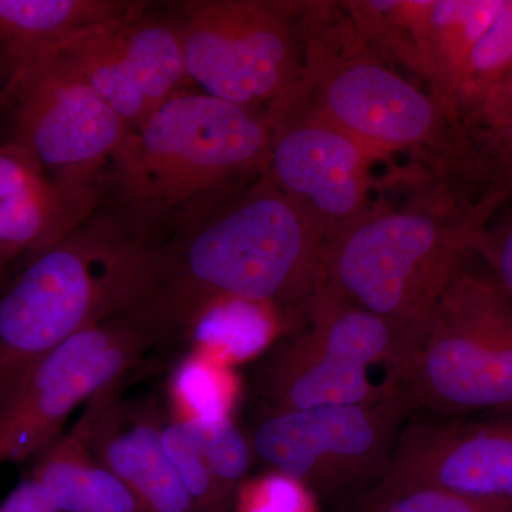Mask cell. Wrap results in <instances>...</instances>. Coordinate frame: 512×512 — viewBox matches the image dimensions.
Instances as JSON below:
<instances>
[{
    "label": "cell",
    "instance_id": "6da1fadb",
    "mask_svg": "<svg viewBox=\"0 0 512 512\" xmlns=\"http://www.w3.org/2000/svg\"><path fill=\"white\" fill-rule=\"evenodd\" d=\"M158 248L153 288L138 318L168 338L221 299L265 303L296 320L322 285L326 231L256 175L174 228Z\"/></svg>",
    "mask_w": 512,
    "mask_h": 512
},
{
    "label": "cell",
    "instance_id": "7a4b0ae2",
    "mask_svg": "<svg viewBox=\"0 0 512 512\" xmlns=\"http://www.w3.org/2000/svg\"><path fill=\"white\" fill-rule=\"evenodd\" d=\"M160 244L111 214L87 218L32 254L0 291V402L72 336L137 315L153 288Z\"/></svg>",
    "mask_w": 512,
    "mask_h": 512
},
{
    "label": "cell",
    "instance_id": "3957f363",
    "mask_svg": "<svg viewBox=\"0 0 512 512\" xmlns=\"http://www.w3.org/2000/svg\"><path fill=\"white\" fill-rule=\"evenodd\" d=\"M272 124L266 111L205 93L165 101L128 131L111 161L121 220L156 235L265 173Z\"/></svg>",
    "mask_w": 512,
    "mask_h": 512
},
{
    "label": "cell",
    "instance_id": "277c9868",
    "mask_svg": "<svg viewBox=\"0 0 512 512\" xmlns=\"http://www.w3.org/2000/svg\"><path fill=\"white\" fill-rule=\"evenodd\" d=\"M410 187V201H373L329 229L322 247V285L383 319L403 360L484 232L429 185Z\"/></svg>",
    "mask_w": 512,
    "mask_h": 512
},
{
    "label": "cell",
    "instance_id": "5b68a950",
    "mask_svg": "<svg viewBox=\"0 0 512 512\" xmlns=\"http://www.w3.org/2000/svg\"><path fill=\"white\" fill-rule=\"evenodd\" d=\"M295 18L302 73L288 101L386 157L409 154L426 173L447 146L439 104L367 45L343 2L296 0Z\"/></svg>",
    "mask_w": 512,
    "mask_h": 512
},
{
    "label": "cell",
    "instance_id": "8992f818",
    "mask_svg": "<svg viewBox=\"0 0 512 512\" xmlns=\"http://www.w3.org/2000/svg\"><path fill=\"white\" fill-rule=\"evenodd\" d=\"M407 419L512 414V299L464 269L397 370Z\"/></svg>",
    "mask_w": 512,
    "mask_h": 512
},
{
    "label": "cell",
    "instance_id": "52a82bcc",
    "mask_svg": "<svg viewBox=\"0 0 512 512\" xmlns=\"http://www.w3.org/2000/svg\"><path fill=\"white\" fill-rule=\"evenodd\" d=\"M402 360L399 338L383 319L320 285L301 323L259 367L258 389L271 409L377 403L396 390L376 383L373 370H386L394 383Z\"/></svg>",
    "mask_w": 512,
    "mask_h": 512
},
{
    "label": "cell",
    "instance_id": "ba28073f",
    "mask_svg": "<svg viewBox=\"0 0 512 512\" xmlns=\"http://www.w3.org/2000/svg\"><path fill=\"white\" fill-rule=\"evenodd\" d=\"M296 2L188 0L174 20L191 84L249 109L271 111L301 82Z\"/></svg>",
    "mask_w": 512,
    "mask_h": 512
},
{
    "label": "cell",
    "instance_id": "9c48e42d",
    "mask_svg": "<svg viewBox=\"0 0 512 512\" xmlns=\"http://www.w3.org/2000/svg\"><path fill=\"white\" fill-rule=\"evenodd\" d=\"M13 143L74 204L92 214L101 171L130 128L56 53L10 73Z\"/></svg>",
    "mask_w": 512,
    "mask_h": 512
},
{
    "label": "cell",
    "instance_id": "30bf717a",
    "mask_svg": "<svg viewBox=\"0 0 512 512\" xmlns=\"http://www.w3.org/2000/svg\"><path fill=\"white\" fill-rule=\"evenodd\" d=\"M406 419L397 394L359 406L269 407L249 440L272 471L301 481L318 498H335L382 480Z\"/></svg>",
    "mask_w": 512,
    "mask_h": 512
},
{
    "label": "cell",
    "instance_id": "8fae6325",
    "mask_svg": "<svg viewBox=\"0 0 512 512\" xmlns=\"http://www.w3.org/2000/svg\"><path fill=\"white\" fill-rule=\"evenodd\" d=\"M158 342L134 315L103 320L66 340L0 402V463L42 454L80 404L116 387Z\"/></svg>",
    "mask_w": 512,
    "mask_h": 512
},
{
    "label": "cell",
    "instance_id": "7c38bea8",
    "mask_svg": "<svg viewBox=\"0 0 512 512\" xmlns=\"http://www.w3.org/2000/svg\"><path fill=\"white\" fill-rule=\"evenodd\" d=\"M504 0H343L357 32L439 104L448 120L468 57Z\"/></svg>",
    "mask_w": 512,
    "mask_h": 512
},
{
    "label": "cell",
    "instance_id": "4fadbf2b",
    "mask_svg": "<svg viewBox=\"0 0 512 512\" xmlns=\"http://www.w3.org/2000/svg\"><path fill=\"white\" fill-rule=\"evenodd\" d=\"M268 114L272 143L266 174L320 227L328 232L372 204L373 167L389 157L293 101Z\"/></svg>",
    "mask_w": 512,
    "mask_h": 512
},
{
    "label": "cell",
    "instance_id": "5bb4252c",
    "mask_svg": "<svg viewBox=\"0 0 512 512\" xmlns=\"http://www.w3.org/2000/svg\"><path fill=\"white\" fill-rule=\"evenodd\" d=\"M420 487L512 501V414L414 419L403 427L367 508Z\"/></svg>",
    "mask_w": 512,
    "mask_h": 512
},
{
    "label": "cell",
    "instance_id": "9a60e30c",
    "mask_svg": "<svg viewBox=\"0 0 512 512\" xmlns=\"http://www.w3.org/2000/svg\"><path fill=\"white\" fill-rule=\"evenodd\" d=\"M107 393L94 424V461L128 485L143 512H197L165 453L160 424L136 414Z\"/></svg>",
    "mask_w": 512,
    "mask_h": 512
},
{
    "label": "cell",
    "instance_id": "2e32d148",
    "mask_svg": "<svg viewBox=\"0 0 512 512\" xmlns=\"http://www.w3.org/2000/svg\"><path fill=\"white\" fill-rule=\"evenodd\" d=\"M140 8L123 0H0V60L15 72L77 33Z\"/></svg>",
    "mask_w": 512,
    "mask_h": 512
},
{
    "label": "cell",
    "instance_id": "e0dca14e",
    "mask_svg": "<svg viewBox=\"0 0 512 512\" xmlns=\"http://www.w3.org/2000/svg\"><path fill=\"white\" fill-rule=\"evenodd\" d=\"M298 325V320L275 306L221 299L195 313L183 335L192 352L235 369L264 355L284 338L286 330Z\"/></svg>",
    "mask_w": 512,
    "mask_h": 512
},
{
    "label": "cell",
    "instance_id": "ac0fdd59",
    "mask_svg": "<svg viewBox=\"0 0 512 512\" xmlns=\"http://www.w3.org/2000/svg\"><path fill=\"white\" fill-rule=\"evenodd\" d=\"M53 53L62 57L130 130L156 110L136 67L114 35L113 20L77 33Z\"/></svg>",
    "mask_w": 512,
    "mask_h": 512
},
{
    "label": "cell",
    "instance_id": "d6986e66",
    "mask_svg": "<svg viewBox=\"0 0 512 512\" xmlns=\"http://www.w3.org/2000/svg\"><path fill=\"white\" fill-rule=\"evenodd\" d=\"M512 106V0H504L494 22L468 57L448 128L483 126Z\"/></svg>",
    "mask_w": 512,
    "mask_h": 512
},
{
    "label": "cell",
    "instance_id": "ffe728a7",
    "mask_svg": "<svg viewBox=\"0 0 512 512\" xmlns=\"http://www.w3.org/2000/svg\"><path fill=\"white\" fill-rule=\"evenodd\" d=\"M49 178L0 202V262L55 244L89 218Z\"/></svg>",
    "mask_w": 512,
    "mask_h": 512
},
{
    "label": "cell",
    "instance_id": "44dd1931",
    "mask_svg": "<svg viewBox=\"0 0 512 512\" xmlns=\"http://www.w3.org/2000/svg\"><path fill=\"white\" fill-rule=\"evenodd\" d=\"M111 389L90 400L69 433L57 437L40 454L39 463L33 470V480L43 488L59 512H89L94 424Z\"/></svg>",
    "mask_w": 512,
    "mask_h": 512
},
{
    "label": "cell",
    "instance_id": "7402d4cb",
    "mask_svg": "<svg viewBox=\"0 0 512 512\" xmlns=\"http://www.w3.org/2000/svg\"><path fill=\"white\" fill-rule=\"evenodd\" d=\"M241 396L234 367L200 353L181 360L170 380L174 419L192 427L231 420Z\"/></svg>",
    "mask_w": 512,
    "mask_h": 512
},
{
    "label": "cell",
    "instance_id": "603a6c76",
    "mask_svg": "<svg viewBox=\"0 0 512 512\" xmlns=\"http://www.w3.org/2000/svg\"><path fill=\"white\" fill-rule=\"evenodd\" d=\"M161 441L197 512H228L231 501L212 473L195 431L178 420L160 426Z\"/></svg>",
    "mask_w": 512,
    "mask_h": 512
},
{
    "label": "cell",
    "instance_id": "cb8c5ba5",
    "mask_svg": "<svg viewBox=\"0 0 512 512\" xmlns=\"http://www.w3.org/2000/svg\"><path fill=\"white\" fill-rule=\"evenodd\" d=\"M190 427L200 439L222 491L234 504L235 494L242 483L248 480V471L255 457L251 440L239 429L234 419L210 426Z\"/></svg>",
    "mask_w": 512,
    "mask_h": 512
},
{
    "label": "cell",
    "instance_id": "d4e9b609",
    "mask_svg": "<svg viewBox=\"0 0 512 512\" xmlns=\"http://www.w3.org/2000/svg\"><path fill=\"white\" fill-rule=\"evenodd\" d=\"M234 507L235 512H318V497L301 481L271 470L245 480Z\"/></svg>",
    "mask_w": 512,
    "mask_h": 512
},
{
    "label": "cell",
    "instance_id": "484cf974",
    "mask_svg": "<svg viewBox=\"0 0 512 512\" xmlns=\"http://www.w3.org/2000/svg\"><path fill=\"white\" fill-rule=\"evenodd\" d=\"M370 512H512V501L473 497L437 487H420L387 498Z\"/></svg>",
    "mask_w": 512,
    "mask_h": 512
},
{
    "label": "cell",
    "instance_id": "4316f807",
    "mask_svg": "<svg viewBox=\"0 0 512 512\" xmlns=\"http://www.w3.org/2000/svg\"><path fill=\"white\" fill-rule=\"evenodd\" d=\"M46 178L25 148L13 141L0 146V202L28 191Z\"/></svg>",
    "mask_w": 512,
    "mask_h": 512
},
{
    "label": "cell",
    "instance_id": "83f0119b",
    "mask_svg": "<svg viewBox=\"0 0 512 512\" xmlns=\"http://www.w3.org/2000/svg\"><path fill=\"white\" fill-rule=\"evenodd\" d=\"M89 512H143L121 478L94 461L89 483Z\"/></svg>",
    "mask_w": 512,
    "mask_h": 512
},
{
    "label": "cell",
    "instance_id": "f1b7e54d",
    "mask_svg": "<svg viewBox=\"0 0 512 512\" xmlns=\"http://www.w3.org/2000/svg\"><path fill=\"white\" fill-rule=\"evenodd\" d=\"M478 254L487 259L495 281L512 299V218L493 234L483 232Z\"/></svg>",
    "mask_w": 512,
    "mask_h": 512
},
{
    "label": "cell",
    "instance_id": "f546056e",
    "mask_svg": "<svg viewBox=\"0 0 512 512\" xmlns=\"http://www.w3.org/2000/svg\"><path fill=\"white\" fill-rule=\"evenodd\" d=\"M0 512H59L43 488L33 480V477L22 481L8 495Z\"/></svg>",
    "mask_w": 512,
    "mask_h": 512
},
{
    "label": "cell",
    "instance_id": "4dcf8cb0",
    "mask_svg": "<svg viewBox=\"0 0 512 512\" xmlns=\"http://www.w3.org/2000/svg\"><path fill=\"white\" fill-rule=\"evenodd\" d=\"M3 266L5 265H3L2 262H0V272H2Z\"/></svg>",
    "mask_w": 512,
    "mask_h": 512
}]
</instances>
